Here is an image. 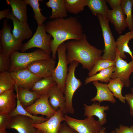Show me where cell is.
I'll list each match as a JSON object with an SVG mask.
<instances>
[{
    "instance_id": "33",
    "label": "cell",
    "mask_w": 133,
    "mask_h": 133,
    "mask_svg": "<svg viewBox=\"0 0 133 133\" xmlns=\"http://www.w3.org/2000/svg\"><path fill=\"white\" fill-rule=\"evenodd\" d=\"M67 11L76 14L83 11L86 6L87 0H65Z\"/></svg>"
},
{
    "instance_id": "35",
    "label": "cell",
    "mask_w": 133,
    "mask_h": 133,
    "mask_svg": "<svg viewBox=\"0 0 133 133\" xmlns=\"http://www.w3.org/2000/svg\"><path fill=\"white\" fill-rule=\"evenodd\" d=\"M115 61L101 59L97 61L92 69L88 73L89 77L91 76L99 71L110 67L115 66Z\"/></svg>"
},
{
    "instance_id": "42",
    "label": "cell",
    "mask_w": 133,
    "mask_h": 133,
    "mask_svg": "<svg viewBox=\"0 0 133 133\" xmlns=\"http://www.w3.org/2000/svg\"><path fill=\"white\" fill-rule=\"evenodd\" d=\"M11 12L9 8H5L0 11V20L4 18H6L8 16Z\"/></svg>"
},
{
    "instance_id": "16",
    "label": "cell",
    "mask_w": 133,
    "mask_h": 133,
    "mask_svg": "<svg viewBox=\"0 0 133 133\" xmlns=\"http://www.w3.org/2000/svg\"><path fill=\"white\" fill-rule=\"evenodd\" d=\"M6 18L10 19L13 22V28L12 33L16 39L22 42L32 37L33 32L27 22L20 21L13 15L11 12Z\"/></svg>"
},
{
    "instance_id": "11",
    "label": "cell",
    "mask_w": 133,
    "mask_h": 133,
    "mask_svg": "<svg viewBox=\"0 0 133 133\" xmlns=\"http://www.w3.org/2000/svg\"><path fill=\"white\" fill-rule=\"evenodd\" d=\"M64 111L59 108L50 118L42 123L33 124L43 133H59L62 122L65 121Z\"/></svg>"
},
{
    "instance_id": "41",
    "label": "cell",
    "mask_w": 133,
    "mask_h": 133,
    "mask_svg": "<svg viewBox=\"0 0 133 133\" xmlns=\"http://www.w3.org/2000/svg\"><path fill=\"white\" fill-rule=\"evenodd\" d=\"M112 9L121 5L122 0H106Z\"/></svg>"
},
{
    "instance_id": "46",
    "label": "cell",
    "mask_w": 133,
    "mask_h": 133,
    "mask_svg": "<svg viewBox=\"0 0 133 133\" xmlns=\"http://www.w3.org/2000/svg\"><path fill=\"white\" fill-rule=\"evenodd\" d=\"M131 93L133 94V87L131 89Z\"/></svg>"
},
{
    "instance_id": "1",
    "label": "cell",
    "mask_w": 133,
    "mask_h": 133,
    "mask_svg": "<svg viewBox=\"0 0 133 133\" xmlns=\"http://www.w3.org/2000/svg\"><path fill=\"white\" fill-rule=\"evenodd\" d=\"M46 32L53 37L51 43V58L55 60L57 48L65 41L70 40H79L82 37V25L75 17L64 18H58L47 22L45 24Z\"/></svg>"
},
{
    "instance_id": "14",
    "label": "cell",
    "mask_w": 133,
    "mask_h": 133,
    "mask_svg": "<svg viewBox=\"0 0 133 133\" xmlns=\"http://www.w3.org/2000/svg\"><path fill=\"white\" fill-rule=\"evenodd\" d=\"M56 62L52 58L34 62L29 65L27 68L36 76L43 78L51 75L55 68Z\"/></svg>"
},
{
    "instance_id": "37",
    "label": "cell",
    "mask_w": 133,
    "mask_h": 133,
    "mask_svg": "<svg viewBox=\"0 0 133 133\" xmlns=\"http://www.w3.org/2000/svg\"><path fill=\"white\" fill-rule=\"evenodd\" d=\"M12 118L10 114H0V130L6 129L11 122Z\"/></svg>"
},
{
    "instance_id": "24",
    "label": "cell",
    "mask_w": 133,
    "mask_h": 133,
    "mask_svg": "<svg viewBox=\"0 0 133 133\" xmlns=\"http://www.w3.org/2000/svg\"><path fill=\"white\" fill-rule=\"evenodd\" d=\"M132 39L133 31H130L124 35L119 36L116 40V48L119 52L120 57L123 59L126 58L125 52L128 53L132 59L133 58L132 52L128 46L129 41Z\"/></svg>"
},
{
    "instance_id": "38",
    "label": "cell",
    "mask_w": 133,
    "mask_h": 133,
    "mask_svg": "<svg viewBox=\"0 0 133 133\" xmlns=\"http://www.w3.org/2000/svg\"><path fill=\"white\" fill-rule=\"evenodd\" d=\"M116 133H133V126L129 127L120 125L118 128L115 129Z\"/></svg>"
},
{
    "instance_id": "8",
    "label": "cell",
    "mask_w": 133,
    "mask_h": 133,
    "mask_svg": "<svg viewBox=\"0 0 133 133\" xmlns=\"http://www.w3.org/2000/svg\"><path fill=\"white\" fill-rule=\"evenodd\" d=\"M97 16L99 22L103 38L104 48V53L102 56L103 59L114 60L116 48L115 40L109 25V21L105 17L100 14Z\"/></svg>"
},
{
    "instance_id": "47",
    "label": "cell",
    "mask_w": 133,
    "mask_h": 133,
    "mask_svg": "<svg viewBox=\"0 0 133 133\" xmlns=\"http://www.w3.org/2000/svg\"></svg>"
},
{
    "instance_id": "28",
    "label": "cell",
    "mask_w": 133,
    "mask_h": 133,
    "mask_svg": "<svg viewBox=\"0 0 133 133\" xmlns=\"http://www.w3.org/2000/svg\"><path fill=\"white\" fill-rule=\"evenodd\" d=\"M115 69V66H114L102 70L98 73L87 78L85 80V84H87L96 81L106 83L109 82L111 80V76Z\"/></svg>"
},
{
    "instance_id": "6",
    "label": "cell",
    "mask_w": 133,
    "mask_h": 133,
    "mask_svg": "<svg viewBox=\"0 0 133 133\" xmlns=\"http://www.w3.org/2000/svg\"><path fill=\"white\" fill-rule=\"evenodd\" d=\"M46 32L44 23L41 26H38L33 36L28 41L23 45L20 49L21 52H24L32 48H37L50 55L52 53L50 45L52 36Z\"/></svg>"
},
{
    "instance_id": "36",
    "label": "cell",
    "mask_w": 133,
    "mask_h": 133,
    "mask_svg": "<svg viewBox=\"0 0 133 133\" xmlns=\"http://www.w3.org/2000/svg\"><path fill=\"white\" fill-rule=\"evenodd\" d=\"M10 57L5 55L0 51V73L8 72L10 65Z\"/></svg>"
},
{
    "instance_id": "34",
    "label": "cell",
    "mask_w": 133,
    "mask_h": 133,
    "mask_svg": "<svg viewBox=\"0 0 133 133\" xmlns=\"http://www.w3.org/2000/svg\"><path fill=\"white\" fill-rule=\"evenodd\" d=\"M28 4L30 5L34 12V17L36 20L38 26H41L47 18L41 13L39 8V2L43 1L40 0H25Z\"/></svg>"
},
{
    "instance_id": "45",
    "label": "cell",
    "mask_w": 133,
    "mask_h": 133,
    "mask_svg": "<svg viewBox=\"0 0 133 133\" xmlns=\"http://www.w3.org/2000/svg\"><path fill=\"white\" fill-rule=\"evenodd\" d=\"M35 133H43L39 130L37 129Z\"/></svg>"
},
{
    "instance_id": "31",
    "label": "cell",
    "mask_w": 133,
    "mask_h": 133,
    "mask_svg": "<svg viewBox=\"0 0 133 133\" xmlns=\"http://www.w3.org/2000/svg\"><path fill=\"white\" fill-rule=\"evenodd\" d=\"M17 106L14 111L10 114L12 116L18 115L27 116L32 119L34 122V124L42 123L48 119L43 116H36L30 114L22 106L17 97Z\"/></svg>"
},
{
    "instance_id": "15",
    "label": "cell",
    "mask_w": 133,
    "mask_h": 133,
    "mask_svg": "<svg viewBox=\"0 0 133 133\" xmlns=\"http://www.w3.org/2000/svg\"><path fill=\"white\" fill-rule=\"evenodd\" d=\"M34 124L30 117L18 115L12 116V121L6 129H14L18 133H35L37 129L33 126Z\"/></svg>"
},
{
    "instance_id": "9",
    "label": "cell",
    "mask_w": 133,
    "mask_h": 133,
    "mask_svg": "<svg viewBox=\"0 0 133 133\" xmlns=\"http://www.w3.org/2000/svg\"><path fill=\"white\" fill-rule=\"evenodd\" d=\"M64 116L66 124L78 133H98L102 128L99 122L93 116L87 117L84 120L76 119L66 114Z\"/></svg>"
},
{
    "instance_id": "21",
    "label": "cell",
    "mask_w": 133,
    "mask_h": 133,
    "mask_svg": "<svg viewBox=\"0 0 133 133\" xmlns=\"http://www.w3.org/2000/svg\"><path fill=\"white\" fill-rule=\"evenodd\" d=\"M93 84L97 90L96 96L91 100L92 102L98 101L99 103L104 101H109L112 103L116 102L114 96L109 89L107 84L101 83L98 81L93 82Z\"/></svg>"
},
{
    "instance_id": "27",
    "label": "cell",
    "mask_w": 133,
    "mask_h": 133,
    "mask_svg": "<svg viewBox=\"0 0 133 133\" xmlns=\"http://www.w3.org/2000/svg\"><path fill=\"white\" fill-rule=\"evenodd\" d=\"M86 6L93 15L100 14L106 18L109 10L105 0H87Z\"/></svg>"
},
{
    "instance_id": "3",
    "label": "cell",
    "mask_w": 133,
    "mask_h": 133,
    "mask_svg": "<svg viewBox=\"0 0 133 133\" xmlns=\"http://www.w3.org/2000/svg\"><path fill=\"white\" fill-rule=\"evenodd\" d=\"M10 57L9 72L26 69L34 62L51 58L50 55L39 49L29 53L14 51L11 54Z\"/></svg>"
},
{
    "instance_id": "2",
    "label": "cell",
    "mask_w": 133,
    "mask_h": 133,
    "mask_svg": "<svg viewBox=\"0 0 133 133\" xmlns=\"http://www.w3.org/2000/svg\"><path fill=\"white\" fill-rule=\"evenodd\" d=\"M66 59L68 64L73 61L80 63L84 69L89 71L98 60L102 59L103 51L90 44L83 34L79 40H72L66 43Z\"/></svg>"
},
{
    "instance_id": "23",
    "label": "cell",
    "mask_w": 133,
    "mask_h": 133,
    "mask_svg": "<svg viewBox=\"0 0 133 133\" xmlns=\"http://www.w3.org/2000/svg\"><path fill=\"white\" fill-rule=\"evenodd\" d=\"M6 2L11 6V12L15 17L21 22H27L28 4L25 0H6Z\"/></svg>"
},
{
    "instance_id": "17",
    "label": "cell",
    "mask_w": 133,
    "mask_h": 133,
    "mask_svg": "<svg viewBox=\"0 0 133 133\" xmlns=\"http://www.w3.org/2000/svg\"><path fill=\"white\" fill-rule=\"evenodd\" d=\"M125 17L120 5L112 10H109L106 18L113 25L115 31L120 34L127 27Z\"/></svg>"
},
{
    "instance_id": "18",
    "label": "cell",
    "mask_w": 133,
    "mask_h": 133,
    "mask_svg": "<svg viewBox=\"0 0 133 133\" xmlns=\"http://www.w3.org/2000/svg\"><path fill=\"white\" fill-rule=\"evenodd\" d=\"M14 89L0 94V114H10L15 109L17 102Z\"/></svg>"
},
{
    "instance_id": "13",
    "label": "cell",
    "mask_w": 133,
    "mask_h": 133,
    "mask_svg": "<svg viewBox=\"0 0 133 133\" xmlns=\"http://www.w3.org/2000/svg\"><path fill=\"white\" fill-rule=\"evenodd\" d=\"M9 73L15 85L18 87L30 90L37 81L42 78L36 76L27 68Z\"/></svg>"
},
{
    "instance_id": "25",
    "label": "cell",
    "mask_w": 133,
    "mask_h": 133,
    "mask_svg": "<svg viewBox=\"0 0 133 133\" xmlns=\"http://www.w3.org/2000/svg\"><path fill=\"white\" fill-rule=\"evenodd\" d=\"M45 4L47 7L51 8L52 10V14L49 17L50 19L64 18L67 16L68 11L65 0H49Z\"/></svg>"
},
{
    "instance_id": "20",
    "label": "cell",
    "mask_w": 133,
    "mask_h": 133,
    "mask_svg": "<svg viewBox=\"0 0 133 133\" xmlns=\"http://www.w3.org/2000/svg\"><path fill=\"white\" fill-rule=\"evenodd\" d=\"M83 105L85 116L87 117L96 116L99 118L98 121L102 126L106 123L107 114L105 111L109 109V106H101L100 103H96L90 105L86 104Z\"/></svg>"
},
{
    "instance_id": "29",
    "label": "cell",
    "mask_w": 133,
    "mask_h": 133,
    "mask_svg": "<svg viewBox=\"0 0 133 133\" xmlns=\"http://www.w3.org/2000/svg\"><path fill=\"white\" fill-rule=\"evenodd\" d=\"M107 85L113 96L118 98L121 102L125 103V97L123 96L122 93V88L125 86L120 79L118 78L111 79Z\"/></svg>"
},
{
    "instance_id": "19",
    "label": "cell",
    "mask_w": 133,
    "mask_h": 133,
    "mask_svg": "<svg viewBox=\"0 0 133 133\" xmlns=\"http://www.w3.org/2000/svg\"><path fill=\"white\" fill-rule=\"evenodd\" d=\"M49 102L51 107L57 111L59 108L66 114V99L64 93L59 89L57 84L53 86L48 93Z\"/></svg>"
},
{
    "instance_id": "5",
    "label": "cell",
    "mask_w": 133,
    "mask_h": 133,
    "mask_svg": "<svg viewBox=\"0 0 133 133\" xmlns=\"http://www.w3.org/2000/svg\"><path fill=\"white\" fill-rule=\"evenodd\" d=\"M57 52L58 62L53 70L52 76L59 89L64 93L66 88V82L68 72V64L66 59V46L64 42L58 47Z\"/></svg>"
},
{
    "instance_id": "10",
    "label": "cell",
    "mask_w": 133,
    "mask_h": 133,
    "mask_svg": "<svg viewBox=\"0 0 133 133\" xmlns=\"http://www.w3.org/2000/svg\"><path fill=\"white\" fill-rule=\"evenodd\" d=\"M115 60L116 62L115 69L112 74L111 79L118 78L125 86L129 87L131 84L129 77L133 72V58L131 61L128 63L126 60L120 57L119 52L116 48Z\"/></svg>"
},
{
    "instance_id": "7",
    "label": "cell",
    "mask_w": 133,
    "mask_h": 133,
    "mask_svg": "<svg viewBox=\"0 0 133 133\" xmlns=\"http://www.w3.org/2000/svg\"><path fill=\"white\" fill-rule=\"evenodd\" d=\"M8 20H4L3 28L0 31V51L10 57L13 52L20 50L23 44L22 42L16 39L11 33V27Z\"/></svg>"
},
{
    "instance_id": "39",
    "label": "cell",
    "mask_w": 133,
    "mask_h": 133,
    "mask_svg": "<svg viewBox=\"0 0 133 133\" xmlns=\"http://www.w3.org/2000/svg\"><path fill=\"white\" fill-rule=\"evenodd\" d=\"M59 133H78L74 130L69 126L65 122L62 123Z\"/></svg>"
},
{
    "instance_id": "4",
    "label": "cell",
    "mask_w": 133,
    "mask_h": 133,
    "mask_svg": "<svg viewBox=\"0 0 133 133\" xmlns=\"http://www.w3.org/2000/svg\"><path fill=\"white\" fill-rule=\"evenodd\" d=\"M79 63L73 61L70 64L66 82V88L64 93L66 99V112L67 113L74 114L75 111L73 107L72 99L76 90L82 85L81 80L77 79L75 75V71Z\"/></svg>"
},
{
    "instance_id": "44",
    "label": "cell",
    "mask_w": 133,
    "mask_h": 133,
    "mask_svg": "<svg viewBox=\"0 0 133 133\" xmlns=\"http://www.w3.org/2000/svg\"><path fill=\"white\" fill-rule=\"evenodd\" d=\"M0 133H8L6 131V129L0 130Z\"/></svg>"
},
{
    "instance_id": "32",
    "label": "cell",
    "mask_w": 133,
    "mask_h": 133,
    "mask_svg": "<svg viewBox=\"0 0 133 133\" xmlns=\"http://www.w3.org/2000/svg\"><path fill=\"white\" fill-rule=\"evenodd\" d=\"M15 83L10 73L8 71L0 74V94L15 89Z\"/></svg>"
},
{
    "instance_id": "30",
    "label": "cell",
    "mask_w": 133,
    "mask_h": 133,
    "mask_svg": "<svg viewBox=\"0 0 133 133\" xmlns=\"http://www.w3.org/2000/svg\"><path fill=\"white\" fill-rule=\"evenodd\" d=\"M133 0H122L121 6L123 12L126 16L127 27L130 31H133V16L132 7Z\"/></svg>"
},
{
    "instance_id": "43",
    "label": "cell",
    "mask_w": 133,
    "mask_h": 133,
    "mask_svg": "<svg viewBox=\"0 0 133 133\" xmlns=\"http://www.w3.org/2000/svg\"><path fill=\"white\" fill-rule=\"evenodd\" d=\"M98 133H116L115 130L111 131L110 133H106L105 132V128L102 127L101 130Z\"/></svg>"
},
{
    "instance_id": "22",
    "label": "cell",
    "mask_w": 133,
    "mask_h": 133,
    "mask_svg": "<svg viewBox=\"0 0 133 133\" xmlns=\"http://www.w3.org/2000/svg\"><path fill=\"white\" fill-rule=\"evenodd\" d=\"M15 89L17 97L25 108L33 104L41 96L35 92L18 87L15 85Z\"/></svg>"
},
{
    "instance_id": "40",
    "label": "cell",
    "mask_w": 133,
    "mask_h": 133,
    "mask_svg": "<svg viewBox=\"0 0 133 133\" xmlns=\"http://www.w3.org/2000/svg\"><path fill=\"white\" fill-rule=\"evenodd\" d=\"M125 100L128 104L130 109V113L133 116V94L129 93L125 95Z\"/></svg>"
},
{
    "instance_id": "26",
    "label": "cell",
    "mask_w": 133,
    "mask_h": 133,
    "mask_svg": "<svg viewBox=\"0 0 133 133\" xmlns=\"http://www.w3.org/2000/svg\"><path fill=\"white\" fill-rule=\"evenodd\" d=\"M56 84V83L51 75L42 78L37 81L30 90L41 96L48 93L50 89Z\"/></svg>"
},
{
    "instance_id": "12",
    "label": "cell",
    "mask_w": 133,
    "mask_h": 133,
    "mask_svg": "<svg viewBox=\"0 0 133 133\" xmlns=\"http://www.w3.org/2000/svg\"><path fill=\"white\" fill-rule=\"evenodd\" d=\"M48 93L41 95L32 105L25 108L28 112L36 116L40 114L45 115L49 119L56 111L50 106L49 102Z\"/></svg>"
}]
</instances>
